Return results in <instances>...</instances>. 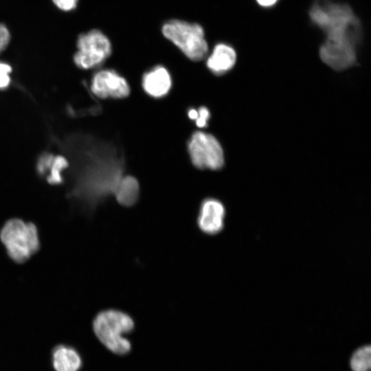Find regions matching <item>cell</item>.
Returning a JSON list of instances; mask_svg holds the SVG:
<instances>
[{
  "mask_svg": "<svg viewBox=\"0 0 371 371\" xmlns=\"http://www.w3.org/2000/svg\"><path fill=\"white\" fill-rule=\"evenodd\" d=\"M52 364L56 371H78L82 366V359L74 348L59 345L53 350Z\"/></svg>",
  "mask_w": 371,
  "mask_h": 371,
  "instance_id": "7c38bea8",
  "label": "cell"
},
{
  "mask_svg": "<svg viewBox=\"0 0 371 371\" xmlns=\"http://www.w3.org/2000/svg\"><path fill=\"white\" fill-rule=\"evenodd\" d=\"M236 62L235 49L229 45L220 43L215 45L207 57L206 66L215 75H222L231 70Z\"/></svg>",
  "mask_w": 371,
  "mask_h": 371,
  "instance_id": "8fae6325",
  "label": "cell"
},
{
  "mask_svg": "<svg viewBox=\"0 0 371 371\" xmlns=\"http://www.w3.org/2000/svg\"><path fill=\"white\" fill-rule=\"evenodd\" d=\"M134 326V321L128 314L116 309L102 311L93 321V330L98 340L117 355L131 351V342L124 335L133 331Z\"/></svg>",
  "mask_w": 371,
  "mask_h": 371,
  "instance_id": "7a4b0ae2",
  "label": "cell"
},
{
  "mask_svg": "<svg viewBox=\"0 0 371 371\" xmlns=\"http://www.w3.org/2000/svg\"><path fill=\"white\" fill-rule=\"evenodd\" d=\"M350 366L352 371H370L371 368V347L363 346L352 355Z\"/></svg>",
  "mask_w": 371,
  "mask_h": 371,
  "instance_id": "5bb4252c",
  "label": "cell"
},
{
  "mask_svg": "<svg viewBox=\"0 0 371 371\" xmlns=\"http://www.w3.org/2000/svg\"><path fill=\"white\" fill-rule=\"evenodd\" d=\"M79 0H52L54 5L61 11L70 12L78 5Z\"/></svg>",
  "mask_w": 371,
  "mask_h": 371,
  "instance_id": "e0dca14e",
  "label": "cell"
},
{
  "mask_svg": "<svg viewBox=\"0 0 371 371\" xmlns=\"http://www.w3.org/2000/svg\"><path fill=\"white\" fill-rule=\"evenodd\" d=\"M142 85L146 93L150 96L161 98L166 95L171 88V76L166 67L157 65L144 74Z\"/></svg>",
  "mask_w": 371,
  "mask_h": 371,
  "instance_id": "30bf717a",
  "label": "cell"
},
{
  "mask_svg": "<svg viewBox=\"0 0 371 371\" xmlns=\"http://www.w3.org/2000/svg\"><path fill=\"white\" fill-rule=\"evenodd\" d=\"M197 111L198 117L195 120L196 125L199 128L206 126L210 117V113L209 110L205 106H201Z\"/></svg>",
  "mask_w": 371,
  "mask_h": 371,
  "instance_id": "d6986e66",
  "label": "cell"
},
{
  "mask_svg": "<svg viewBox=\"0 0 371 371\" xmlns=\"http://www.w3.org/2000/svg\"><path fill=\"white\" fill-rule=\"evenodd\" d=\"M76 47L74 61L82 69L101 65L111 55L113 50L109 38L98 29L80 34L76 41Z\"/></svg>",
  "mask_w": 371,
  "mask_h": 371,
  "instance_id": "5b68a950",
  "label": "cell"
},
{
  "mask_svg": "<svg viewBox=\"0 0 371 371\" xmlns=\"http://www.w3.org/2000/svg\"><path fill=\"white\" fill-rule=\"evenodd\" d=\"M161 33L191 60L199 61L207 56L208 43L205 30L199 23L170 19L163 23Z\"/></svg>",
  "mask_w": 371,
  "mask_h": 371,
  "instance_id": "3957f363",
  "label": "cell"
},
{
  "mask_svg": "<svg viewBox=\"0 0 371 371\" xmlns=\"http://www.w3.org/2000/svg\"><path fill=\"white\" fill-rule=\"evenodd\" d=\"M10 39L11 35L8 28L0 23V54L8 46Z\"/></svg>",
  "mask_w": 371,
  "mask_h": 371,
  "instance_id": "ac0fdd59",
  "label": "cell"
},
{
  "mask_svg": "<svg viewBox=\"0 0 371 371\" xmlns=\"http://www.w3.org/2000/svg\"><path fill=\"white\" fill-rule=\"evenodd\" d=\"M12 72V67L10 65L0 62V89L8 87L10 82V74Z\"/></svg>",
  "mask_w": 371,
  "mask_h": 371,
  "instance_id": "2e32d148",
  "label": "cell"
},
{
  "mask_svg": "<svg viewBox=\"0 0 371 371\" xmlns=\"http://www.w3.org/2000/svg\"><path fill=\"white\" fill-rule=\"evenodd\" d=\"M225 208L218 199L208 198L203 200L200 205L197 225L205 234L215 235L224 227Z\"/></svg>",
  "mask_w": 371,
  "mask_h": 371,
  "instance_id": "9c48e42d",
  "label": "cell"
},
{
  "mask_svg": "<svg viewBox=\"0 0 371 371\" xmlns=\"http://www.w3.org/2000/svg\"><path fill=\"white\" fill-rule=\"evenodd\" d=\"M188 115L190 119L196 120L198 117V111L194 109H190L188 112Z\"/></svg>",
  "mask_w": 371,
  "mask_h": 371,
  "instance_id": "44dd1931",
  "label": "cell"
},
{
  "mask_svg": "<svg viewBox=\"0 0 371 371\" xmlns=\"http://www.w3.org/2000/svg\"><path fill=\"white\" fill-rule=\"evenodd\" d=\"M0 238L8 256L16 262H23L40 247L34 224L19 218L8 221L1 230Z\"/></svg>",
  "mask_w": 371,
  "mask_h": 371,
  "instance_id": "277c9868",
  "label": "cell"
},
{
  "mask_svg": "<svg viewBox=\"0 0 371 371\" xmlns=\"http://www.w3.org/2000/svg\"><path fill=\"white\" fill-rule=\"evenodd\" d=\"M67 166V161L64 157L61 156H58L56 158L53 159L51 164V175L48 178V181L52 184L61 182L62 179L60 175V172L62 169Z\"/></svg>",
  "mask_w": 371,
  "mask_h": 371,
  "instance_id": "9a60e30c",
  "label": "cell"
},
{
  "mask_svg": "<svg viewBox=\"0 0 371 371\" xmlns=\"http://www.w3.org/2000/svg\"><path fill=\"white\" fill-rule=\"evenodd\" d=\"M350 39L326 38L319 49L322 60L335 70L346 69L356 61V45Z\"/></svg>",
  "mask_w": 371,
  "mask_h": 371,
  "instance_id": "52a82bcc",
  "label": "cell"
},
{
  "mask_svg": "<svg viewBox=\"0 0 371 371\" xmlns=\"http://www.w3.org/2000/svg\"><path fill=\"white\" fill-rule=\"evenodd\" d=\"M91 89L100 98H124L130 93L126 79L116 71L110 69H101L93 75Z\"/></svg>",
  "mask_w": 371,
  "mask_h": 371,
  "instance_id": "ba28073f",
  "label": "cell"
},
{
  "mask_svg": "<svg viewBox=\"0 0 371 371\" xmlns=\"http://www.w3.org/2000/svg\"><path fill=\"white\" fill-rule=\"evenodd\" d=\"M309 14L311 21L325 33L326 38L359 41L360 23L348 5L316 2Z\"/></svg>",
  "mask_w": 371,
  "mask_h": 371,
  "instance_id": "6da1fadb",
  "label": "cell"
},
{
  "mask_svg": "<svg viewBox=\"0 0 371 371\" xmlns=\"http://www.w3.org/2000/svg\"><path fill=\"white\" fill-rule=\"evenodd\" d=\"M257 3L261 5L262 7H271L273 5H275L278 0H256Z\"/></svg>",
  "mask_w": 371,
  "mask_h": 371,
  "instance_id": "ffe728a7",
  "label": "cell"
},
{
  "mask_svg": "<svg viewBox=\"0 0 371 371\" xmlns=\"http://www.w3.org/2000/svg\"><path fill=\"white\" fill-rule=\"evenodd\" d=\"M188 149L193 165L199 169L219 170L224 165L221 145L212 135L201 131L194 133Z\"/></svg>",
  "mask_w": 371,
  "mask_h": 371,
  "instance_id": "8992f818",
  "label": "cell"
},
{
  "mask_svg": "<svg viewBox=\"0 0 371 371\" xmlns=\"http://www.w3.org/2000/svg\"><path fill=\"white\" fill-rule=\"evenodd\" d=\"M113 194L118 203L125 207L132 206L139 199V183L135 177L125 176L119 179Z\"/></svg>",
  "mask_w": 371,
  "mask_h": 371,
  "instance_id": "4fadbf2b",
  "label": "cell"
}]
</instances>
